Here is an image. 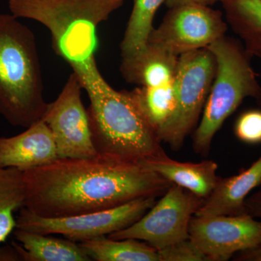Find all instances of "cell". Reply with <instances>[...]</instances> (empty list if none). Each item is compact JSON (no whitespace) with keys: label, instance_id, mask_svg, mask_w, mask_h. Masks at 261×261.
<instances>
[{"label":"cell","instance_id":"52a82bcc","mask_svg":"<svg viewBox=\"0 0 261 261\" xmlns=\"http://www.w3.org/2000/svg\"><path fill=\"white\" fill-rule=\"evenodd\" d=\"M156 197L130 201L107 210L61 218H45L22 207L16 228L44 234H61L74 242L108 236L135 224L155 204Z\"/></svg>","mask_w":261,"mask_h":261},{"label":"cell","instance_id":"4316f807","mask_svg":"<svg viewBox=\"0 0 261 261\" xmlns=\"http://www.w3.org/2000/svg\"><path fill=\"white\" fill-rule=\"evenodd\" d=\"M219 0H165V4L169 9L187 5H200L210 6Z\"/></svg>","mask_w":261,"mask_h":261},{"label":"cell","instance_id":"484cf974","mask_svg":"<svg viewBox=\"0 0 261 261\" xmlns=\"http://www.w3.org/2000/svg\"><path fill=\"white\" fill-rule=\"evenodd\" d=\"M0 261H22L21 256L15 245L0 247Z\"/></svg>","mask_w":261,"mask_h":261},{"label":"cell","instance_id":"8992f818","mask_svg":"<svg viewBox=\"0 0 261 261\" xmlns=\"http://www.w3.org/2000/svg\"><path fill=\"white\" fill-rule=\"evenodd\" d=\"M216 73V61L208 48L182 54L174 82L176 108L172 117L160 130L161 142L173 150L181 148L187 136L197 126Z\"/></svg>","mask_w":261,"mask_h":261},{"label":"cell","instance_id":"2e32d148","mask_svg":"<svg viewBox=\"0 0 261 261\" xmlns=\"http://www.w3.org/2000/svg\"><path fill=\"white\" fill-rule=\"evenodd\" d=\"M13 245L22 261H90L76 242L15 228Z\"/></svg>","mask_w":261,"mask_h":261},{"label":"cell","instance_id":"ffe728a7","mask_svg":"<svg viewBox=\"0 0 261 261\" xmlns=\"http://www.w3.org/2000/svg\"><path fill=\"white\" fill-rule=\"evenodd\" d=\"M25 197L23 171L18 168H0V243L16 228L14 214L25 206Z\"/></svg>","mask_w":261,"mask_h":261},{"label":"cell","instance_id":"9a60e30c","mask_svg":"<svg viewBox=\"0 0 261 261\" xmlns=\"http://www.w3.org/2000/svg\"><path fill=\"white\" fill-rule=\"evenodd\" d=\"M141 163L171 183L186 189L205 200L221 178L216 173L218 164L213 161L178 162L165 154Z\"/></svg>","mask_w":261,"mask_h":261},{"label":"cell","instance_id":"6da1fadb","mask_svg":"<svg viewBox=\"0 0 261 261\" xmlns=\"http://www.w3.org/2000/svg\"><path fill=\"white\" fill-rule=\"evenodd\" d=\"M23 172L24 207L45 218L97 212L137 199L157 198L172 185L142 163L99 154L58 159Z\"/></svg>","mask_w":261,"mask_h":261},{"label":"cell","instance_id":"e0dca14e","mask_svg":"<svg viewBox=\"0 0 261 261\" xmlns=\"http://www.w3.org/2000/svg\"><path fill=\"white\" fill-rule=\"evenodd\" d=\"M226 20L249 56L261 58V0H219Z\"/></svg>","mask_w":261,"mask_h":261},{"label":"cell","instance_id":"5bb4252c","mask_svg":"<svg viewBox=\"0 0 261 261\" xmlns=\"http://www.w3.org/2000/svg\"><path fill=\"white\" fill-rule=\"evenodd\" d=\"M178 58L147 43L138 53L121 57L120 71L127 83L138 87H157L173 80Z\"/></svg>","mask_w":261,"mask_h":261},{"label":"cell","instance_id":"7402d4cb","mask_svg":"<svg viewBox=\"0 0 261 261\" xmlns=\"http://www.w3.org/2000/svg\"><path fill=\"white\" fill-rule=\"evenodd\" d=\"M234 134L244 143H261L260 110H250L242 113L235 123Z\"/></svg>","mask_w":261,"mask_h":261},{"label":"cell","instance_id":"4fadbf2b","mask_svg":"<svg viewBox=\"0 0 261 261\" xmlns=\"http://www.w3.org/2000/svg\"><path fill=\"white\" fill-rule=\"evenodd\" d=\"M261 185V155L238 174L220 178L214 191L195 216H241L247 214L245 200L250 192Z\"/></svg>","mask_w":261,"mask_h":261},{"label":"cell","instance_id":"8fae6325","mask_svg":"<svg viewBox=\"0 0 261 261\" xmlns=\"http://www.w3.org/2000/svg\"><path fill=\"white\" fill-rule=\"evenodd\" d=\"M189 235L211 261H226L260 243L261 221L249 214L194 216Z\"/></svg>","mask_w":261,"mask_h":261},{"label":"cell","instance_id":"5b68a950","mask_svg":"<svg viewBox=\"0 0 261 261\" xmlns=\"http://www.w3.org/2000/svg\"><path fill=\"white\" fill-rule=\"evenodd\" d=\"M216 61V73L193 137L196 153L207 157L215 135L247 97L261 103V87L249 55L231 38H220L208 47Z\"/></svg>","mask_w":261,"mask_h":261},{"label":"cell","instance_id":"3957f363","mask_svg":"<svg viewBox=\"0 0 261 261\" xmlns=\"http://www.w3.org/2000/svg\"><path fill=\"white\" fill-rule=\"evenodd\" d=\"M44 89L34 32L11 13H0V115L29 128L45 112Z\"/></svg>","mask_w":261,"mask_h":261},{"label":"cell","instance_id":"cb8c5ba5","mask_svg":"<svg viewBox=\"0 0 261 261\" xmlns=\"http://www.w3.org/2000/svg\"><path fill=\"white\" fill-rule=\"evenodd\" d=\"M245 207L247 214L254 218H261V185L256 192L247 197Z\"/></svg>","mask_w":261,"mask_h":261},{"label":"cell","instance_id":"7a4b0ae2","mask_svg":"<svg viewBox=\"0 0 261 261\" xmlns=\"http://www.w3.org/2000/svg\"><path fill=\"white\" fill-rule=\"evenodd\" d=\"M72 70L88 94L87 113L98 154L140 163L166 154L157 132L128 92L113 89L96 60Z\"/></svg>","mask_w":261,"mask_h":261},{"label":"cell","instance_id":"44dd1931","mask_svg":"<svg viewBox=\"0 0 261 261\" xmlns=\"http://www.w3.org/2000/svg\"><path fill=\"white\" fill-rule=\"evenodd\" d=\"M165 0H134L133 8L120 45L121 57L132 56L147 46L153 20Z\"/></svg>","mask_w":261,"mask_h":261},{"label":"cell","instance_id":"603a6c76","mask_svg":"<svg viewBox=\"0 0 261 261\" xmlns=\"http://www.w3.org/2000/svg\"><path fill=\"white\" fill-rule=\"evenodd\" d=\"M161 261H211L190 238L158 250Z\"/></svg>","mask_w":261,"mask_h":261},{"label":"cell","instance_id":"9c48e42d","mask_svg":"<svg viewBox=\"0 0 261 261\" xmlns=\"http://www.w3.org/2000/svg\"><path fill=\"white\" fill-rule=\"evenodd\" d=\"M227 30L222 13L209 6L187 5L171 8L152 30L148 42L173 56L208 47Z\"/></svg>","mask_w":261,"mask_h":261},{"label":"cell","instance_id":"7c38bea8","mask_svg":"<svg viewBox=\"0 0 261 261\" xmlns=\"http://www.w3.org/2000/svg\"><path fill=\"white\" fill-rule=\"evenodd\" d=\"M58 159L56 142L43 120L18 135L0 137V168H18L23 171Z\"/></svg>","mask_w":261,"mask_h":261},{"label":"cell","instance_id":"d6986e66","mask_svg":"<svg viewBox=\"0 0 261 261\" xmlns=\"http://www.w3.org/2000/svg\"><path fill=\"white\" fill-rule=\"evenodd\" d=\"M128 93L159 135L176 110L173 80L157 87H138Z\"/></svg>","mask_w":261,"mask_h":261},{"label":"cell","instance_id":"277c9868","mask_svg":"<svg viewBox=\"0 0 261 261\" xmlns=\"http://www.w3.org/2000/svg\"><path fill=\"white\" fill-rule=\"evenodd\" d=\"M126 0H8L10 13L42 23L57 56L70 67L95 60L97 29Z\"/></svg>","mask_w":261,"mask_h":261},{"label":"cell","instance_id":"ba28073f","mask_svg":"<svg viewBox=\"0 0 261 261\" xmlns=\"http://www.w3.org/2000/svg\"><path fill=\"white\" fill-rule=\"evenodd\" d=\"M201 198L183 187L172 184L162 198L135 224L108 235L113 240L135 239L159 250L190 238L192 217L203 204Z\"/></svg>","mask_w":261,"mask_h":261},{"label":"cell","instance_id":"ac0fdd59","mask_svg":"<svg viewBox=\"0 0 261 261\" xmlns=\"http://www.w3.org/2000/svg\"><path fill=\"white\" fill-rule=\"evenodd\" d=\"M81 247L96 261H161L155 248L135 239L113 240L103 236L81 242Z\"/></svg>","mask_w":261,"mask_h":261},{"label":"cell","instance_id":"30bf717a","mask_svg":"<svg viewBox=\"0 0 261 261\" xmlns=\"http://www.w3.org/2000/svg\"><path fill=\"white\" fill-rule=\"evenodd\" d=\"M82 89L73 72L56 100L48 103L42 118L53 136L59 159H83L98 154L92 142L87 109L82 102Z\"/></svg>","mask_w":261,"mask_h":261},{"label":"cell","instance_id":"d4e9b609","mask_svg":"<svg viewBox=\"0 0 261 261\" xmlns=\"http://www.w3.org/2000/svg\"><path fill=\"white\" fill-rule=\"evenodd\" d=\"M233 258L237 261H261V241L252 248L238 252Z\"/></svg>","mask_w":261,"mask_h":261}]
</instances>
